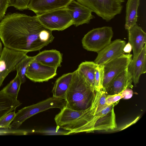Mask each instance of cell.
<instances>
[{
	"mask_svg": "<svg viewBox=\"0 0 146 146\" xmlns=\"http://www.w3.org/2000/svg\"><path fill=\"white\" fill-rule=\"evenodd\" d=\"M140 0H128L126 4V29L128 30L136 24L137 19V10Z\"/></svg>",
	"mask_w": 146,
	"mask_h": 146,
	"instance_id": "22",
	"label": "cell"
},
{
	"mask_svg": "<svg viewBox=\"0 0 146 146\" xmlns=\"http://www.w3.org/2000/svg\"><path fill=\"white\" fill-rule=\"evenodd\" d=\"M31 0H9V6H13L16 9L23 10L28 9Z\"/></svg>",
	"mask_w": 146,
	"mask_h": 146,
	"instance_id": "27",
	"label": "cell"
},
{
	"mask_svg": "<svg viewBox=\"0 0 146 146\" xmlns=\"http://www.w3.org/2000/svg\"><path fill=\"white\" fill-rule=\"evenodd\" d=\"M2 44L1 42L0 41V56L1 55V52L2 51Z\"/></svg>",
	"mask_w": 146,
	"mask_h": 146,
	"instance_id": "32",
	"label": "cell"
},
{
	"mask_svg": "<svg viewBox=\"0 0 146 146\" xmlns=\"http://www.w3.org/2000/svg\"><path fill=\"white\" fill-rule=\"evenodd\" d=\"M98 65L94 62L85 61L82 62L77 69L94 90L95 73Z\"/></svg>",
	"mask_w": 146,
	"mask_h": 146,
	"instance_id": "20",
	"label": "cell"
},
{
	"mask_svg": "<svg viewBox=\"0 0 146 146\" xmlns=\"http://www.w3.org/2000/svg\"><path fill=\"white\" fill-rule=\"evenodd\" d=\"M52 31L36 16L9 13L0 22V39L4 46L17 51L39 50L53 41Z\"/></svg>",
	"mask_w": 146,
	"mask_h": 146,
	"instance_id": "1",
	"label": "cell"
},
{
	"mask_svg": "<svg viewBox=\"0 0 146 146\" xmlns=\"http://www.w3.org/2000/svg\"><path fill=\"white\" fill-rule=\"evenodd\" d=\"M132 49V47L130 43L128 42L125 44L123 49V52L126 53L130 54Z\"/></svg>",
	"mask_w": 146,
	"mask_h": 146,
	"instance_id": "31",
	"label": "cell"
},
{
	"mask_svg": "<svg viewBox=\"0 0 146 146\" xmlns=\"http://www.w3.org/2000/svg\"><path fill=\"white\" fill-rule=\"evenodd\" d=\"M133 55L123 53L103 65L104 76L103 84L104 90L111 80L116 76L127 69Z\"/></svg>",
	"mask_w": 146,
	"mask_h": 146,
	"instance_id": "9",
	"label": "cell"
},
{
	"mask_svg": "<svg viewBox=\"0 0 146 146\" xmlns=\"http://www.w3.org/2000/svg\"><path fill=\"white\" fill-rule=\"evenodd\" d=\"M127 69L117 75L109 84L103 90L106 94H118L126 88H133L131 78Z\"/></svg>",
	"mask_w": 146,
	"mask_h": 146,
	"instance_id": "14",
	"label": "cell"
},
{
	"mask_svg": "<svg viewBox=\"0 0 146 146\" xmlns=\"http://www.w3.org/2000/svg\"><path fill=\"white\" fill-rule=\"evenodd\" d=\"M66 105L65 99L52 96L36 104L25 107L16 113L10 125V129H18L26 120L39 113L54 108L61 110Z\"/></svg>",
	"mask_w": 146,
	"mask_h": 146,
	"instance_id": "3",
	"label": "cell"
},
{
	"mask_svg": "<svg viewBox=\"0 0 146 146\" xmlns=\"http://www.w3.org/2000/svg\"><path fill=\"white\" fill-rule=\"evenodd\" d=\"M113 35L111 27L105 26L94 29L82 38L83 47L87 50L98 53L110 43Z\"/></svg>",
	"mask_w": 146,
	"mask_h": 146,
	"instance_id": "5",
	"label": "cell"
},
{
	"mask_svg": "<svg viewBox=\"0 0 146 146\" xmlns=\"http://www.w3.org/2000/svg\"><path fill=\"white\" fill-rule=\"evenodd\" d=\"M66 7L72 17L73 25L76 27L88 24L94 18L90 9L76 0H72Z\"/></svg>",
	"mask_w": 146,
	"mask_h": 146,
	"instance_id": "12",
	"label": "cell"
},
{
	"mask_svg": "<svg viewBox=\"0 0 146 146\" xmlns=\"http://www.w3.org/2000/svg\"><path fill=\"white\" fill-rule=\"evenodd\" d=\"M129 42L133 52V58L137 57L141 52L146 42V33L137 23L128 30Z\"/></svg>",
	"mask_w": 146,
	"mask_h": 146,
	"instance_id": "16",
	"label": "cell"
},
{
	"mask_svg": "<svg viewBox=\"0 0 146 146\" xmlns=\"http://www.w3.org/2000/svg\"><path fill=\"white\" fill-rule=\"evenodd\" d=\"M123 97L121 92L113 95H107L106 98V103L108 105H110L119 101L123 98Z\"/></svg>",
	"mask_w": 146,
	"mask_h": 146,
	"instance_id": "28",
	"label": "cell"
},
{
	"mask_svg": "<svg viewBox=\"0 0 146 146\" xmlns=\"http://www.w3.org/2000/svg\"><path fill=\"white\" fill-rule=\"evenodd\" d=\"M36 16L44 27L52 31H62L73 25L72 17L66 7Z\"/></svg>",
	"mask_w": 146,
	"mask_h": 146,
	"instance_id": "4",
	"label": "cell"
},
{
	"mask_svg": "<svg viewBox=\"0 0 146 146\" xmlns=\"http://www.w3.org/2000/svg\"><path fill=\"white\" fill-rule=\"evenodd\" d=\"M21 103L19 100L0 91V119L13 111Z\"/></svg>",
	"mask_w": 146,
	"mask_h": 146,
	"instance_id": "21",
	"label": "cell"
},
{
	"mask_svg": "<svg viewBox=\"0 0 146 146\" xmlns=\"http://www.w3.org/2000/svg\"><path fill=\"white\" fill-rule=\"evenodd\" d=\"M123 97V99H128L131 98L133 94V92L131 89L127 88L121 92Z\"/></svg>",
	"mask_w": 146,
	"mask_h": 146,
	"instance_id": "30",
	"label": "cell"
},
{
	"mask_svg": "<svg viewBox=\"0 0 146 146\" xmlns=\"http://www.w3.org/2000/svg\"><path fill=\"white\" fill-rule=\"evenodd\" d=\"M16 115L15 111L10 112L0 119V128L10 129V125Z\"/></svg>",
	"mask_w": 146,
	"mask_h": 146,
	"instance_id": "26",
	"label": "cell"
},
{
	"mask_svg": "<svg viewBox=\"0 0 146 146\" xmlns=\"http://www.w3.org/2000/svg\"><path fill=\"white\" fill-rule=\"evenodd\" d=\"M90 107L85 110L77 111L65 106L55 116L54 120L57 126L63 128L85 115L90 110Z\"/></svg>",
	"mask_w": 146,
	"mask_h": 146,
	"instance_id": "17",
	"label": "cell"
},
{
	"mask_svg": "<svg viewBox=\"0 0 146 146\" xmlns=\"http://www.w3.org/2000/svg\"><path fill=\"white\" fill-rule=\"evenodd\" d=\"M9 6V0H0V21L5 16V13Z\"/></svg>",
	"mask_w": 146,
	"mask_h": 146,
	"instance_id": "29",
	"label": "cell"
},
{
	"mask_svg": "<svg viewBox=\"0 0 146 146\" xmlns=\"http://www.w3.org/2000/svg\"><path fill=\"white\" fill-rule=\"evenodd\" d=\"M146 44L138 56L133 58L129 64L127 70L130 75L132 82L136 85L139 82L141 74L146 72Z\"/></svg>",
	"mask_w": 146,
	"mask_h": 146,
	"instance_id": "15",
	"label": "cell"
},
{
	"mask_svg": "<svg viewBox=\"0 0 146 146\" xmlns=\"http://www.w3.org/2000/svg\"><path fill=\"white\" fill-rule=\"evenodd\" d=\"M57 69L43 65L34 59L29 64L25 76L34 82H46L56 75Z\"/></svg>",
	"mask_w": 146,
	"mask_h": 146,
	"instance_id": "10",
	"label": "cell"
},
{
	"mask_svg": "<svg viewBox=\"0 0 146 146\" xmlns=\"http://www.w3.org/2000/svg\"><path fill=\"white\" fill-rule=\"evenodd\" d=\"M27 53L4 46L0 56V88L5 78L15 70L16 64Z\"/></svg>",
	"mask_w": 146,
	"mask_h": 146,
	"instance_id": "8",
	"label": "cell"
},
{
	"mask_svg": "<svg viewBox=\"0 0 146 146\" xmlns=\"http://www.w3.org/2000/svg\"><path fill=\"white\" fill-rule=\"evenodd\" d=\"M22 83L17 74L15 78L1 91L13 98L17 99Z\"/></svg>",
	"mask_w": 146,
	"mask_h": 146,
	"instance_id": "23",
	"label": "cell"
},
{
	"mask_svg": "<svg viewBox=\"0 0 146 146\" xmlns=\"http://www.w3.org/2000/svg\"><path fill=\"white\" fill-rule=\"evenodd\" d=\"M108 21L120 14L123 6L116 0H76Z\"/></svg>",
	"mask_w": 146,
	"mask_h": 146,
	"instance_id": "6",
	"label": "cell"
},
{
	"mask_svg": "<svg viewBox=\"0 0 146 146\" xmlns=\"http://www.w3.org/2000/svg\"><path fill=\"white\" fill-rule=\"evenodd\" d=\"M72 0H31L28 9L36 15L54 9L65 7Z\"/></svg>",
	"mask_w": 146,
	"mask_h": 146,
	"instance_id": "13",
	"label": "cell"
},
{
	"mask_svg": "<svg viewBox=\"0 0 146 146\" xmlns=\"http://www.w3.org/2000/svg\"><path fill=\"white\" fill-rule=\"evenodd\" d=\"M116 0L121 3L123 2L124 1V0Z\"/></svg>",
	"mask_w": 146,
	"mask_h": 146,
	"instance_id": "33",
	"label": "cell"
},
{
	"mask_svg": "<svg viewBox=\"0 0 146 146\" xmlns=\"http://www.w3.org/2000/svg\"><path fill=\"white\" fill-rule=\"evenodd\" d=\"M119 102L106 105L94 114V131H108L117 128L114 107Z\"/></svg>",
	"mask_w": 146,
	"mask_h": 146,
	"instance_id": "7",
	"label": "cell"
},
{
	"mask_svg": "<svg viewBox=\"0 0 146 146\" xmlns=\"http://www.w3.org/2000/svg\"><path fill=\"white\" fill-rule=\"evenodd\" d=\"M66 92V106L74 110L84 111L90 108L94 97L95 91L76 70Z\"/></svg>",
	"mask_w": 146,
	"mask_h": 146,
	"instance_id": "2",
	"label": "cell"
},
{
	"mask_svg": "<svg viewBox=\"0 0 146 146\" xmlns=\"http://www.w3.org/2000/svg\"><path fill=\"white\" fill-rule=\"evenodd\" d=\"M126 44L125 41L116 39L98 52L94 62L98 65H104L107 62L124 53L123 49Z\"/></svg>",
	"mask_w": 146,
	"mask_h": 146,
	"instance_id": "11",
	"label": "cell"
},
{
	"mask_svg": "<svg viewBox=\"0 0 146 146\" xmlns=\"http://www.w3.org/2000/svg\"><path fill=\"white\" fill-rule=\"evenodd\" d=\"M35 60L44 65L57 68L61 66L62 54L55 49L44 50L35 56Z\"/></svg>",
	"mask_w": 146,
	"mask_h": 146,
	"instance_id": "18",
	"label": "cell"
},
{
	"mask_svg": "<svg viewBox=\"0 0 146 146\" xmlns=\"http://www.w3.org/2000/svg\"><path fill=\"white\" fill-rule=\"evenodd\" d=\"M73 75V72L64 74L56 80L52 90V96L65 100L66 94Z\"/></svg>",
	"mask_w": 146,
	"mask_h": 146,
	"instance_id": "19",
	"label": "cell"
},
{
	"mask_svg": "<svg viewBox=\"0 0 146 146\" xmlns=\"http://www.w3.org/2000/svg\"><path fill=\"white\" fill-rule=\"evenodd\" d=\"M35 58V56H31L26 55L16 64L15 70L20 78L22 84L25 82L26 71L29 64Z\"/></svg>",
	"mask_w": 146,
	"mask_h": 146,
	"instance_id": "24",
	"label": "cell"
},
{
	"mask_svg": "<svg viewBox=\"0 0 146 146\" xmlns=\"http://www.w3.org/2000/svg\"><path fill=\"white\" fill-rule=\"evenodd\" d=\"M104 76L103 65H98L96 68L95 78V92L102 90Z\"/></svg>",
	"mask_w": 146,
	"mask_h": 146,
	"instance_id": "25",
	"label": "cell"
}]
</instances>
